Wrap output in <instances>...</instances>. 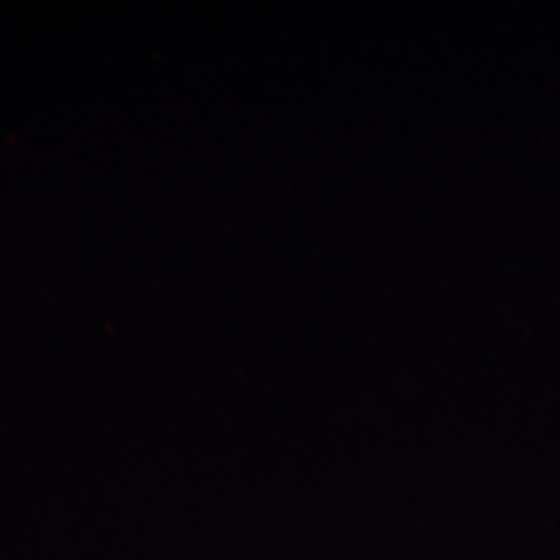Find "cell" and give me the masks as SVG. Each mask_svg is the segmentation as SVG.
I'll return each mask as SVG.
<instances>
[]
</instances>
